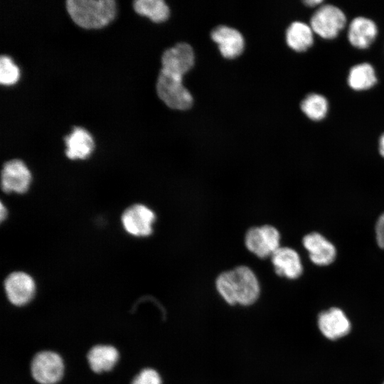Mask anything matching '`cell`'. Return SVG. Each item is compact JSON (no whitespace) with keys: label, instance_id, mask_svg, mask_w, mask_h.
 <instances>
[{"label":"cell","instance_id":"6da1fadb","mask_svg":"<svg viewBox=\"0 0 384 384\" xmlns=\"http://www.w3.org/2000/svg\"><path fill=\"white\" fill-rule=\"evenodd\" d=\"M215 287L219 294L230 305H251L260 294V283L255 272L245 265L220 274Z\"/></svg>","mask_w":384,"mask_h":384},{"label":"cell","instance_id":"7a4b0ae2","mask_svg":"<svg viewBox=\"0 0 384 384\" xmlns=\"http://www.w3.org/2000/svg\"><path fill=\"white\" fill-rule=\"evenodd\" d=\"M66 9L72 20L85 28H99L108 24L115 16L113 0H68Z\"/></svg>","mask_w":384,"mask_h":384},{"label":"cell","instance_id":"3957f363","mask_svg":"<svg viewBox=\"0 0 384 384\" xmlns=\"http://www.w3.org/2000/svg\"><path fill=\"white\" fill-rule=\"evenodd\" d=\"M183 78L161 70L157 82L159 97L170 108L186 110L193 102L190 92L182 82Z\"/></svg>","mask_w":384,"mask_h":384},{"label":"cell","instance_id":"277c9868","mask_svg":"<svg viewBox=\"0 0 384 384\" xmlns=\"http://www.w3.org/2000/svg\"><path fill=\"white\" fill-rule=\"evenodd\" d=\"M246 248L257 257H271L280 246V234L272 225H264L250 228L245 236Z\"/></svg>","mask_w":384,"mask_h":384},{"label":"cell","instance_id":"5b68a950","mask_svg":"<svg viewBox=\"0 0 384 384\" xmlns=\"http://www.w3.org/2000/svg\"><path fill=\"white\" fill-rule=\"evenodd\" d=\"M343 11L334 5L321 6L311 18V29L321 37L331 39L337 36L346 25Z\"/></svg>","mask_w":384,"mask_h":384},{"label":"cell","instance_id":"8992f818","mask_svg":"<svg viewBox=\"0 0 384 384\" xmlns=\"http://www.w3.org/2000/svg\"><path fill=\"white\" fill-rule=\"evenodd\" d=\"M31 373L41 384H54L63 373V363L60 356L51 351L37 353L31 362Z\"/></svg>","mask_w":384,"mask_h":384},{"label":"cell","instance_id":"52a82bcc","mask_svg":"<svg viewBox=\"0 0 384 384\" xmlns=\"http://www.w3.org/2000/svg\"><path fill=\"white\" fill-rule=\"evenodd\" d=\"M155 218L154 213L147 206L134 204L125 210L122 215V223L129 234L146 237L151 234Z\"/></svg>","mask_w":384,"mask_h":384},{"label":"cell","instance_id":"ba28073f","mask_svg":"<svg viewBox=\"0 0 384 384\" xmlns=\"http://www.w3.org/2000/svg\"><path fill=\"white\" fill-rule=\"evenodd\" d=\"M161 65V70L183 78L194 65L193 48L186 43L176 44L164 52Z\"/></svg>","mask_w":384,"mask_h":384},{"label":"cell","instance_id":"9c48e42d","mask_svg":"<svg viewBox=\"0 0 384 384\" xmlns=\"http://www.w3.org/2000/svg\"><path fill=\"white\" fill-rule=\"evenodd\" d=\"M31 174L19 159L6 162L1 171V187L6 193H25L29 188Z\"/></svg>","mask_w":384,"mask_h":384},{"label":"cell","instance_id":"30bf717a","mask_svg":"<svg viewBox=\"0 0 384 384\" xmlns=\"http://www.w3.org/2000/svg\"><path fill=\"white\" fill-rule=\"evenodd\" d=\"M318 326L321 333L329 340H336L346 336L351 329V324L344 311L331 307L321 311L318 316Z\"/></svg>","mask_w":384,"mask_h":384},{"label":"cell","instance_id":"8fae6325","mask_svg":"<svg viewBox=\"0 0 384 384\" xmlns=\"http://www.w3.org/2000/svg\"><path fill=\"white\" fill-rule=\"evenodd\" d=\"M4 287L9 300L16 306L29 302L36 289L33 278L23 272L10 274L5 280Z\"/></svg>","mask_w":384,"mask_h":384},{"label":"cell","instance_id":"7c38bea8","mask_svg":"<svg viewBox=\"0 0 384 384\" xmlns=\"http://www.w3.org/2000/svg\"><path fill=\"white\" fill-rule=\"evenodd\" d=\"M311 261L316 265L324 266L334 262L336 255L334 245L318 233H311L302 239Z\"/></svg>","mask_w":384,"mask_h":384},{"label":"cell","instance_id":"4fadbf2b","mask_svg":"<svg viewBox=\"0 0 384 384\" xmlns=\"http://www.w3.org/2000/svg\"><path fill=\"white\" fill-rule=\"evenodd\" d=\"M211 38L218 45L222 55L226 58H235L243 51L244 38L235 28L219 26L212 31Z\"/></svg>","mask_w":384,"mask_h":384},{"label":"cell","instance_id":"5bb4252c","mask_svg":"<svg viewBox=\"0 0 384 384\" xmlns=\"http://www.w3.org/2000/svg\"><path fill=\"white\" fill-rule=\"evenodd\" d=\"M271 261L279 276L293 279L298 278L302 273L300 257L292 248L279 247L271 256Z\"/></svg>","mask_w":384,"mask_h":384},{"label":"cell","instance_id":"9a60e30c","mask_svg":"<svg viewBox=\"0 0 384 384\" xmlns=\"http://www.w3.org/2000/svg\"><path fill=\"white\" fill-rule=\"evenodd\" d=\"M65 154L70 159H84L90 155L94 148L91 135L84 129L75 127L65 137Z\"/></svg>","mask_w":384,"mask_h":384},{"label":"cell","instance_id":"2e32d148","mask_svg":"<svg viewBox=\"0 0 384 384\" xmlns=\"http://www.w3.org/2000/svg\"><path fill=\"white\" fill-rule=\"evenodd\" d=\"M377 35L375 23L365 17L354 18L348 28V38L352 46L364 49L373 42Z\"/></svg>","mask_w":384,"mask_h":384},{"label":"cell","instance_id":"e0dca14e","mask_svg":"<svg viewBox=\"0 0 384 384\" xmlns=\"http://www.w3.org/2000/svg\"><path fill=\"white\" fill-rule=\"evenodd\" d=\"M119 358L117 349L111 346L97 345L92 347L87 354V361L95 373L110 370Z\"/></svg>","mask_w":384,"mask_h":384},{"label":"cell","instance_id":"ac0fdd59","mask_svg":"<svg viewBox=\"0 0 384 384\" xmlns=\"http://www.w3.org/2000/svg\"><path fill=\"white\" fill-rule=\"evenodd\" d=\"M287 45L294 50L304 51L313 43L312 29L302 22H293L286 31Z\"/></svg>","mask_w":384,"mask_h":384},{"label":"cell","instance_id":"d6986e66","mask_svg":"<svg viewBox=\"0 0 384 384\" xmlns=\"http://www.w3.org/2000/svg\"><path fill=\"white\" fill-rule=\"evenodd\" d=\"M376 81L374 69L368 63H361L351 68L348 78L349 86L356 90L369 89Z\"/></svg>","mask_w":384,"mask_h":384},{"label":"cell","instance_id":"ffe728a7","mask_svg":"<svg viewBox=\"0 0 384 384\" xmlns=\"http://www.w3.org/2000/svg\"><path fill=\"white\" fill-rule=\"evenodd\" d=\"M133 6L137 13L156 23L164 21L169 16V9L162 0H137Z\"/></svg>","mask_w":384,"mask_h":384},{"label":"cell","instance_id":"44dd1931","mask_svg":"<svg viewBox=\"0 0 384 384\" xmlns=\"http://www.w3.org/2000/svg\"><path fill=\"white\" fill-rule=\"evenodd\" d=\"M301 110L309 119L319 121L325 117L328 110V102L322 95L310 94L302 100Z\"/></svg>","mask_w":384,"mask_h":384},{"label":"cell","instance_id":"7402d4cb","mask_svg":"<svg viewBox=\"0 0 384 384\" xmlns=\"http://www.w3.org/2000/svg\"><path fill=\"white\" fill-rule=\"evenodd\" d=\"M18 68L11 59L6 55L0 57V82L2 85H10L15 83L18 78Z\"/></svg>","mask_w":384,"mask_h":384},{"label":"cell","instance_id":"603a6c76","mask_svg":"<svg viewBox=\"0 0 384 384\" xmlns=\"http://www.w3.org/2000/svg\"><path fill=\"white\" fill-rule=\"evenodd\" d=\"M132 384H161V379L155 370L145 368L133 379Z\"/></svg>","mask_w":384,"mask_h":384},{"label":"cell","instance_id":"cb8c5ba5","mask_svg":"<svg viewBox=\"0 0 384 384\" xmlns=\"http://www.w3.org/2000/svg\"><path fill=\"white\" fill-rule=\"evenodd\" d=\"M375 238L378 245L384 249V213L380 215L375 224Z\"/></svg>","mask_w":384,"mask_h":384},{"label":"cell","instance_id":"d4e9b609","mask_svg":"<svg viewBox=\"0 0 384 384\" xmlns=\"http://www.w3.org/2000/svg\"><path fill=\"white\" fill-rule=\"evenodd\" d=\"M379 151L380 155L384 157V134L380 138Z\"/></svg>","mask_w":384,"mask_h":384},{"label":"cell","instance_id":"484cf974","mask_svg":"<svg viewBox=\"0 0 384 384\" xmlns=\"http://www.w3.org/2000/svg\"><path fill=\"white\" fill-rule=\"evenodd\" d=\"M322 2L323 1L321 0H309L304 1L306 5H308L309 6H315Z\"/></svg>","mask_w":384,"mask_h":384},{"label":"cell","instance_id":"4316f807","mask_svg":"<svg viewBox=\"0 0 384 384\" xmlns=\"http://www.w3.org/2000/svg\"><path fill=\"white\" fill-rule=\"evenodd\" d=\"M6 209L4 208V205L1 204V221L6 218Z\"/></svg>","mask_w":384,"mask_h":384},{"label":"cell","instance_id":"83f0119b","mask_svg":"<svg viewBox=\"0 0 384 384\" xmlns=\"http://www.w3.org/2000/svg\"><path fill=\"white\" fill-rule=\"evenodd\" d=\"M383 384H384V383Z\"/></svg>","mask_w":384,"mask_h":384}]
</instances>
